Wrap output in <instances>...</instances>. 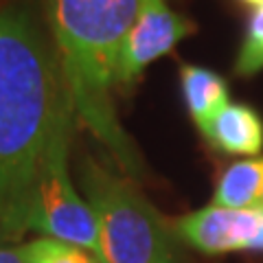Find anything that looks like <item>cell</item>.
<instances>
[{"label":"cell","instance_id":"4fadbf2b","mask_svg":"<svg viewBox=\"0 0 263 263\" xmlns=\"http://www.w3.org/2000/svg\"><path fill=\"white\" fill-rule=\"evenodd\" d=\"M241 3L252 5V7H261V5H263V0H241Z\"/></svg>","mask_w":263,"mask_h":263},{"label":"cell","instance_id":"8fae6325","mask_svg":"<svg viewBox=\"0 0 263 263\" xmlns=\"http://www.w3.org/2000/svg\"><path fill=\"white\" fill-rule=\"evenodd\" d=\"M235 70L243 77L263 70V5L254 7V13L250 15L246 37L235 62Z\"/></svg>","mask_w":263,"mask_h":263},{"label":"cell","instance_id":"277c9868","mask_svg":"<svg viewBox=\"0 0 263 263\" xmlns=\"http://www.w3.org/2000/svg\"><path fill=\"white\" fill-rule=\"evenodd\" d=\"M75 105H68L51 134L31 189L24 230L81 246L99 257V228L90 204L77 193L68 171Z\"/></svg>","mask_w":263,"mask_h":263},{"label":"cell","instance_id":"ba28073f","mask_svg":"<svg viewBox=\"0 0 263 263\" xmlns=\"http://www.w3.org/2000/svg\"><path fill=\"white\" fill-rule=\"evenodd\" d=\"M180 90L197 129L206 132L211 121L230 103L226 79L204 66H180Z\"/></svg>","mask_w":263,"mask_h":263},{"label":"cell","instance_id":"30bf717a","mask_svg":"<svg viewBox=\"0 0 263 263\" xmlns=\"http://www.w3.org/2000/svg\"><path fill=\"white\" fill-rule=\"evenodd\" d=\"M24 252L29 263H101L95 252L53 237H37L24 246Z\"/></svg>","mask_w":263,"mask_h":263},{"label":"cell","instance_id":"9c48e42d","mask_svg":"<svg viewBox=\"0 0 263 263\" xmlns=\"http://www.w3.org/2000/svg\"><path fill=\"white\" fill-rule=\"evenodd\" d=\"M263 200V158L239 160L221 174L213 204L228 209H252Z\"/></svg>","mask_w":263,"mask_h":263},{"label":"cell","instance_id":"8992f818","mask_svg":"<svg viewBox=\"0 0 263 263\" xmlns=\"http://www.w3.org/2000/svg\"><path fill=\"white\" fill-rule=\"evenodd\" d=\"M176 233L204 254L263 250V204L252 209L211 204L180 217Z\"/></svg>","mask_w":263,"mask_h":263},{"label":"cell","instance_id":"5bb4252c","mask_svg":"<svg viewBox=\"0 0 263 263\" xmlns=\"http://www.w3.org/2000/svg\"><path fill=\"white\" fill-rule=\"evenodd\" d=\"M261 204H263V200H261Z\"/></svg>","mask_w":263,"mask_h":263},{"label":"cell","instance_id":"7a4b0ae2","mask_svg":"<svg viewBox=\"0 0 263 263\" xmlns=\"http://www.w3.org/2000/svg\"><path fill=\"white\" fill-rule=\"evenodd\" d=\"M141 7L143 0H46L48 24L77 117L132 176L138 162L117 121L112 86H117L121 46Z\"/></svg>","mask_w":263,"mask_h":263},{"label":"cell","instance_id":"7c38bea8","mask_svg":"<svg viewBox=\"0 0 263 263\" xmlns=\"http://www.w3.org/2000/svg\"><path fill=\"white\" fill-rule=\"evenodd\" d=\"M0 263H29L24 246L22 248H0Z\"/></svg>","mask_w":263,"mask_h":263},{"label":"cell","instance_id":"6da1fadb","mask_svg":"<svg viewBox=\"0 0 263 263\" xmlns=\"http://www.w3.org/2000/svg\"><path fill=\"white\" fill-rule=\"evenodd\" d=\"M72 105L62 64L31 11L0 3V228L24 233L31 189L57 121Z\"/></svg>","mask_w":263,"mask_h":263},{"label":"cell","instance_id":"5b68a950","mask_svg":"<svg viewBox=\"0 0 263 263\" xmlns=\"http://www.w3.org/2000/svg\"><path fill=\"white\" fill-rule=\"evenodd\" d=\"M195 31V24L176 13L164 0H143L141 13L121 46L117 84L129 86L138 81L145 68L176 48Z\"/></svg>","mask_w":263,"mask_h":263},{"label":"cell","instance_id":"52a82bcc","mask_svg":"<svg viewBox=\"0 0 263 263\" xmlns=\"http://www.w3.org/2000/svg\"><path fill=\"white\" fill-rule=\"evenodd\" d=\"M202 136L224 154L257 156L263 149V121L250 105L228 103Z\"/></svg>","mask_w":263,"mask_h":263},{"label":"cell","instance_id":"3957f363","mask_svg":"<svg viewBox=\"0 0 263 263\" xmlns=\"http://www.w3.org/2000/svg\"><path fill=\"white\" fill-rule=\"evenodd\" d=\"M99 228L101 263H171V237L145 197L123 178L86 158L79 171Z\"/></svg>","mask_w":263,"mask_h":263}]
</instances>
